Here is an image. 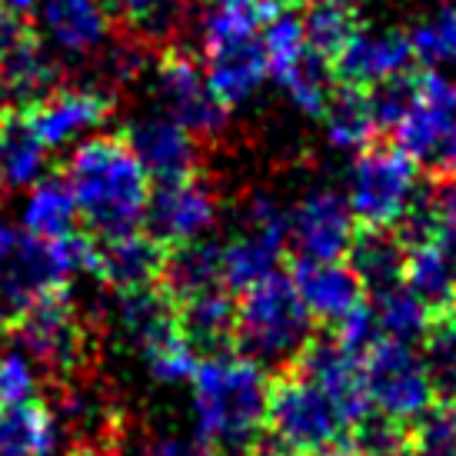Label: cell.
<instances>
[{
	"label": "cell",
	"mask_w": 456,
	"mask_h": 456,
	"mask_svg": "<svg viewBox=\"0 0 456 456\" xmlns=\"http://www.w3.org/2000/svg\"><path fill=\"white\" fill-rule=\"evenodd\" d=\"M314 333L317 320L310 317L287 270H270L237 293L233 354L254 360L256 367H270V373L290 367Z\"/></svg>",
	"instance_id": "obj_3"
},
{
	"label": "cell",
	"mask_w": 456,
	"mask_h": 456,
	"mask_svg": "<svg viewBox=\"0 0 456 456\" xmlns=\"http://www.w3.org/2000/svg\"><path fill=\"white\" fill-rule=\"evenodd\" d=\"M4 114H7V107H4V101H0V117H4Z\"/></svg>",
	"instance_id": "obj_41"
},
{
	"label": "cell",
	"mask_w": 456,
	"mask_h": 456,
	"mask_svg": "<svg viewBox=\"0 0 456 456\" xmlns=\"http://www.w3.org/2000/svg\"><path fill=\"white\" fill-rule=\"evenodd\" d=\"M396 147L436 187H456V84L440 70H417V97L393 127Z\"/></svg>",
	"instance_id": "obj_5"
},
{
	"label": "cell",
	"mask_w": 456,
	"mask_h": 456,
	"mask_svg": "<svg viewBox=\"0 0 456 456\" xmlns=\"http://www.w3.org/2000/svg\"><path fill=\"white\" fill-rule=\"evenodd\" d=\"M283 260H287V273H290L300 300L310 310V317L323 327L340 323L350 310L367 304V293L360 287V280L343 260H333V264L304 260V256H283Z\"/></svg>",
	"instance_id": "obj_14"
},
{
	"label": "cell",
	"mask_w": 456,
	"mask_h": 456,
	"mask_svg": "<svg viewBox=\"0 0 456 456\" xmlns=\"http://www.w3.org/2000/svg\"><path fill=\"white\" fill-rule=\"evenodd\" d=\"M124 143L157 183L197 177L200 147L191 130H183L170 117H140L124 127Z\"/></svg>",
	"instance_id": "obj_13"
},
{
	"label": "cell",
	"mask_w": 456,
	"mask_h": 456,
	"mask_svg": "<svg viewBox=\"0 0 456 456\" xmlns=\"http://www.w3.org/2000/svg\"><path fill=\"white\" fill-rule=\"evenodd\" d=\"M157 90L170 120L193 137H216L227 124V107L216 101L207 74L183 47H164L157 61Z\"/></svg>",
	"instance_id": "obj_10"
},
{
	"label": "cell",
	"mask_w": 456,
	"mask_h": 456,
	"mask_svg": "<svg viewBox=\"0 0 456 456\" xmlns=\"http://www.w3.org/2000/svg\"><path fill=\"white\" fill-rule=\"evenodd\" d=\"M147 456H210L207 450H193V446H183L177 440H164V444H153Z\"/></svg>",
	"instance_id": "obj_36"
},
{
	"label": "cell",
	"mask_w": 456,
	"mask_h": 456,
	"mask_svg": "<svg viewBox=\"0 0 456 456\" xmlns=\"http://www.w3.org/2000/svg\"><path fill=\"white\" fill-rule=\"evenodd\" d=\"M117 323L124 330V337L147 356L153 346L180 337L177 300L160 283L120 290L117 293Z\"/></svg>",
	"instance_id": "obj_20"
},
{
	"label": "cell",
	"mask_w": 456,
	"mask_h": 456,
	"mask_svg": "<svg viewBox=\"0 0 456 456\" xmlns=\"http://www.w3.org/2000/svg\"><path fill=\"white\" fill-rule=\"evenodd\" d=\"M57 90H61V64L44 51L34 30L0 57V101L7 110L27 114Z\"/></svg>",
	"instance_id": "obj_18"
},
{
	"label": "cell",
	"mask_w": 456,
	"mask_h": 456,
	"mask_svg": "<svg viewBox=\"0 0 456 456\" xmlns=\"http://www.w3.org/2000/svg\"><path fill=\"white\" fill-rule=\"evenodd\" d=\"M64 180L94 237L107 240L140 230L151 200V177L124 137L84 140L67 160Z\"/></svg>",
	"instance_id": "obj_2"
},
{
	"label": "cell",
	"mask_w": 456,
	"mask_h": 456,
	"mask_svg": "<svg viewBox=\"0 0 456 456\" xmlns=\"http://www.w3.org/2000/svg\"><path fill=\"white\" fill-rule=\"evenodd\" d=\"M114 114V101L110 94L94 87L84 90H57L44 103H37L34 110H27L30 127L37 130V137L44 140V147H64L70 140L84 137L90 130H101Z\"/></svg>",
	"instance_id": "obj_16"
},
{
	"label": "cell",
	"mask_w": 456,
	"mask_h": 456,
	"mask_svg": "<svg viewBox=\"0 0 456 456\" xmlns=\"http://www.w3.org/2000/svg\"><path fill=\"white\" fill-rule=\"evenodd\" d=\"M373 317H377L380 337H390V340L400 343L423 340L427 323H430V314L423 310V304L406 287H396V290L377 297L373 300Z\"/></svg>",
	"instance_id": "obj_30"
},
{
	"label": "cell",
	"mask_w": 456,
	"mask_h": 456,
	"mask_svg": "<svg viewBox=\"0 0 456 456\" xmlns=\"http://www.w3.org/2000/svg\"><path fill=\"white\" fill-rule=\"evenodd\" d=\"M7 327H11V323H7V314H4V306H0V340H4V333H7Z\"/></svg>",
	"instance_id": "obj_40"
},
{
	"label": "cell",
	"mask_w": 456,
	"mask_h": 456,
	"mask_svg": "<svg viewBox=\"0 0 456 456\" xmlns=\"http://www.w3.org/2000/svg\"><path fill=\"white\" fill-rule=\"evenodd\" d=\"M44 34L67 53L97 51L110 34V17L101 0H37Z\"/></svg>",
	"instance_id": "obj_22"
},
{
	"label": "cell",
	"mask_w": 456,
	"mask_h": 456,
	"mask_svg": "<svg viewBox=\"0 0 456 456\" xmlns=\"http://www.w3.org/2000/svg\"><path fill=\"white\" fill-rule=\"evenodd\" d=\"M413 61L417 57H413V47H410L406 34H396V30L367 34L360 27V34L330 64V77H333V84H343V87L370 90L383 84V80H390V77L410 74Z\"/></svg>",
	"instance_id": "obj_15"
},
{
	"label": "cell",
	"mask_w": 456,
	"mask_h": 456,
	"mask_svg": "<svg viewBox=\"0 0 456 456\" xmlns=\"http://www.w3.org/2000/svg\"><path fill=\"white\" fill-rule=\"evenodd\" d=\"M423 363L436 390V400L456 403V314H436L423 333Z\"/></svg>",
	"instance_id": "obj_29"
},
{
	"label": "cell",
	"mask_w": 456,
	"mask_h": 456,
	"mask_svg": "<svg viewBox=\"0 0 456 456\" xmlns=\"http://www.w3.org/2000/svg\"><path fill=\"white\" fill-rule=\"evenodd\" d=\"M210 456H227V453H210Z\"/></svg>",
	"instance_id": "obj_43"
},
{
	"label": "cell",
	"mask_w": 456,
	"mask_h": 456,
	"mask_svg": "<svg viewBox=\"0 0 456 456\" xmlns=\"http://www.w3.org/2000/svg\"><path fill=\"white\" fill-rule=\"evenodd\" d=\"M360 34V20L350 4L330 0V4H317L314 11L306 13L304 20V37L306 51L317 53L323 64H333L343 53V47Z\"/></svg>",
	"instance_id": "obj_28"
},
{
	"label": "cell",
	"mask_w": 456,
	"mask_h": 456,
	"mask_svg": "<svg viewBox=\"0 0 456 456\" xmlns=\"http://www.w3.org/2000/svg\"><path fill=\"white\" fill-rule=\"evenodd\" d=\"M160 287H164L174 300H187L193 293L224 287L220 247L207 240H191V243H177V247H167Z\"/></svg>",
	"instance_id": "obj_25"
},
{
	"label": "cell",
	"mask_w": 456,
	"mask_h": 456,
	"mask_svg": "<svg viewBox=\"0 0 456 456\" xmlns=\"http://www.w3.org/2000/svg\"><path fill=\"white\" fill-rule=\"evenodd\" d=\"M197 363H200V356H197V350H193L191 343L183 340V333L174 337V340L160 343V346H153L151 354H147V367H151V373L160 383L193 380Z\"/></svg>",
	"instance_id": "obj_34"
},
{
	"label": "cell",
	"mask_w": 456,
	"mask_h": 456,
	"mask_svg": "<svg viewBox=\"0 0 456 456\" xmlns=\"http://www.w3.org/2000/svg\"><path fill=\"white\" fill-rule=\"evenodd\" d=\"M323 120H327L330 140L337 147L363 151L367 143L380 140V130H377V120H373V110H370V94L360 87L333 84Z\"/></svg>",
	"instance_id": "obj_27"
},
{
	"label": "cell",
	"mask_w": 456,
	"mask_h": 456,
	"mask_svg": "<svg viewBox=\"0 0 456 456\" xmlns=\"http://www.w3.org/2000/svg\"><path fill=\"white\" fill-rule=\"evenodd\" d=\"M210 4H214V7H254V0H210ZM256 17H260V13H256Z\"/></svg>",
	"instance_id": "obj_39"
},
{
	"label": "cell",
	"mask_w": 456,
	"mask_h": 456,
	"mask_svg": "<svg viewBox=\"0 0 456 456\" xmlns=\"http://www.w3.org/2000/svg\"><path fill=\"white\" fill-rule=\"evenodd\" d=\"M94 240H97L94 277H101L114 293L160 283L167 247L153 240L147 230H130V233L107 237V240L94 237Z\"/></svg>",
	"instance_id": "obj_17"
},
{
	"label": "cell",
	"mask_w": 456,
	"mask_h": 456,
	"mask_svg": "<svg viewBox=\"0 0 456 456\" xmlns=\"http://www.w3.org/2000/svg\"><path fill=\"white\" fill-rule=\"evenodd\" d=\"M406 37L413 57L430 64V70L456 67V7H440L436 13L423 17Z\"/></svg>",
	"instance_id": "obj_31"
},
{
	"label": "cell",
	"mask_w": 456,
	"mask_h": 456,
	"mask_svg": "<svg viewBox=\"0 0 456 456\" xmlns=\"http://www.w3.org/2000/svg\"><path fill=\"white\" fill-rule=\"evenodd\" d=\"M47 170V147L30 127L27 114L7 110L0 117V191L34 187Z\"/></svg>",
	"instance_id": "obj_23"
},
{
	"label": "cell",
	"mask_w": 456,
	"mask_h": 456,
	"mask_svg": "<svg viewBox=\"0 0 456 456\" xmlns=\"http://www.w3.org/2000/svg\"><path fill=\"white\" fill-rule=\"evenodd\" d=\"M77 200L64 177H40L30 187V197L20 214L24 233L37 240H61L77 230Z\"/></svg>",
	"instance_id": "obj_26"
},
{
	"label": "cell",
	"mask_w": 456,
	"mask_h": 456,
	"mask_svg": "<svg viewBox=\"0 0 456 456\" xmlns=\"http://www.w3.org/2000/svg\"><path fill=\"white\" fill-rule=\"evenodd\" d=\"M413 180L417 167L396 147V140L380 137L367 143L354 167V193H350L354 220L363 227H393L417 197Z\"/></svg>",
	"instance_id": "obj_9"
},
{
	"label": "cell",
	"mask_w": 456,
	"mask_h": 456,
	"mask_svg": "<svg viewBox=\"0 0 456 456\" xmlns=\"http://www.w3.org/2000/svg\"><path fill=\"white\" fill-rule=\"evenodd\" d=\"M266 440L283 453H333L350 440L337 403L293 367L266 373Z\"/></svg>",
	"instance_id": "obj_4"
},
{
	"label": "cell",
	"mask_w": 456,
	"mask_h": 456,
	"mask_svg": "<svg viewBox=\"0 0 456 456\" xmlns=\"http://www.w3.org/2000/svg\"><path fill=\"white\" fill-rule=\"evenodd\" d=\"M197 433L207 453L254 456L266 444V373L240 354H216L193 373Z\"/></svg>",
	"instance_id": "obj_1"
},
{
	"label": "cell",
	"mask_w": 456,
	"mask_h": 456,
	"mask_svg": "<svg viewBox=\"0 0 456 456\" xmlns=\"http://www.w3.org/2000/svg\"><path fill=\"white\" fill-rule=\"evenodd\" d=\"M216 220V200L200 177L157 183L147 200L143 230L164 247L200 240Z\"/></svg>",
	"instance_id": "obj_11"
},
{
	"label": "cell",
	"mask_w": 456,
	"mask_h": 456,
	"mask_svg": "<svg viewBox=\"0 0 456 456\" xmlns=\"http://www.w3.org/2000/svg\"><path fill=\"white\" fill-rule=\"evenodd\" d=\"M0 7H4V11L20 13V17H24V13H30L34 7H37V0H0Z\"/></svg>",
	"instance_id": "obj_37"
},
{
	"label": "cell",
	"mask_w": 456,
	"mask_h": 456,
	"mask_svg": "<svg viewBox=\"0 0 456 456\" xmlns=\"http://www.w3.org/2000/svg\"><path fill=\"white\" fill-rule=\"evenodd\" d=\"M254 456H330V453H283V450H277V446L266 440V444L260 446V450H256Z\"/></svg>",
	"instance_id": "obj_38"
},
{
	"label": "cell",
	"mask_w": 456,
	"mask_h": 456,
	"mask_svg": "<svg viewBox=\"0 0 456 456\" xmlns=\"http://www.w3.org/2000/svg\"><path fill=\"white\" fill-rule=\"evenodd\" d=\"M254 7H214L203 24V61L207 84L224 107H237L270 74Z\"/></svg>",
	"instance_id": "obj_6"
},
{
	"label": "cell",
	"mask_w": 456,
	"mask_h": 456,
	"mask_svg": "<svg viewBox=\"0 0 456 456\" xmlns=\"http://www.w3.org/2000/svg\"><path fill=\"white\" fill-rule=\"evenodd\" d=\"M264 51H266V67L277 77L280 84L290 77V70L300 64V57L306 53V37H304V20L297 17V11H283L277 17L264 20Z\"/></svg>",
	"instance_id": "obj_32"
},
{
	"label": "cell",
	"mask_w": 456,
	"mask_h": 456,
	"mask_svg": "<svg viewBox=\"0 0 456 456\" xmlns=\"http://www.w3.org/2000/svg\"><path fill=\"white\" fill-rule=\"evenodd\" d=\"M11 333L17 343L27 350L30 360H37L44 370H51V377H77V370H84L90 354L87 327L80 323L70 290L40 293L37 300L17 310Z\"/></svg>",
	"instance_id": "obj_7"
},
{
	"label": "cell",
	"mask_w": 456,
	"mask_h": 456,
	"mask_svg": "<svg viewBox=\"0 0 456 456\" xmlns=\"http://www.w3.org/2000/svg\"><path fill=\"white\" fill-rule=\"evenodd\" d=\"M314 4H330V0H314Z\"/></svg>",
	"instance_id": "obj_42"
},
{
	"label": "cell",
	"mask_w": 456,
	"mask_h": 456,
	"mask_svg": "<svg viewBox=\"0 0 456 456\" xmlns=\"http://www.w3.org/2000/svg\"><path fill=\"white\" fill-rule=\"evenodd\" d=\"M354 210L350 203H343L337 193L320 191L310 193L297 214H293L290 227V250H283V256H304V260H320V264H333L346 256V247L354 240Z\"/></svg>",
	"instance_id": "obj_12"
},
{
	"label": "cell",
	"mask_w": 456,
	"mask_h": 456,
	"mask_svg": "<svg viewBox=\"0 0 456 456\" xmlns=\"http://www.w3.org/2000/svg\"><path fill=\"white\" fill-rule=\"evenodd\" d=\"M363 377H367L373 410L403 427H410L436 403L427 363L410 343L390 340V337L370 343V350L363 354Z\"/></svg>",
	"instance_id": "obj_8"
},
{
	"label": "cell",
	"mask_w": 456,
	"mask_h": 456,
	"mask_svg": "<svg viewBox=\"0 0 456 456\" xmlns=\"http://www.w3.org/2000/svg\"><path fill=\"white\" fill-rule=\"evenodd\" d=\"M177 323L183 340L200 354L210 356L233 354V327H237V293L227 287L193 293L187 300H177Z\"/></svg>",
	"instance_id": "obj_21"
},
{
	"label": "cell",
	"mask_w": 456,
	"mask_h": 456,
	"mask_svg": "<svg viewBox=\"0 0 456 456\" xmlns=\"http://www.w3.org/2000/svg\"><path fill=\"white\" fill-rule=\"evenodd\" d=\"M453 314H456V304H453Z\"/></svg>",
	"instance_id": "obj_44"
},
{
	"label": "cell",
	"mask_w": 456,
	"mask_h": 456,
	"mask_svg": "<svg viewBox=\"0 0 456 456\" xmlns=\"http://www.w3.org/2000/svg\"><path fill=\"white\" fill-rule=\"evenodd\" d=\"M57 446V417L44 400L0 403V456H51Z\"/></svg>",
	"instance_id": "obj_24"
},
{
	"label": "cell",
	"mask_w": 456,
	"mask_h": 456,
	"mask_svg": "<svg viewBox=\"0 0 456 456\" xmlns=\"http://www.w3.org/2000/svg\"><path fill=\"white\" fill-rule=\"evenodd\" d=\"M37 396V373L20 350L0 354V403H20Z\"/></svg>",
	"instance_id": "obj_35"
},
{
	"label": "cell",
	"mask_w": 456,
	"mask_h": 456,
	"mask_svg": "<svg viewBox=\"0 0 456 456\" xmlns=\"http://www.w3.org/2000/svg\"><path fill=\"white\" fill-rule=\"evenodd\" d=\"M110 20L130 27L140 37H160L177 20L180 0H101Z\"/></svg>",
	"instance_id": "obj_33"
},
{
	"label": "cell",
	"mask_w": 456,
	"mask_h": 456,
	"mask_svg": "<svg viewBox=\"0 0 456 456\" xmlns=\"http://www.w3.org/2000/svg\"><path fill=\"white\" fill-rule=\"evenodd\" d=\"M343 264L356 273L363 293H370V300H377L383 293L403 287L406 247L390 227H363V224H356L354 240L346 247Z\"/></svg>",
	"instance_id": "obj_19"
}]
</instances>
